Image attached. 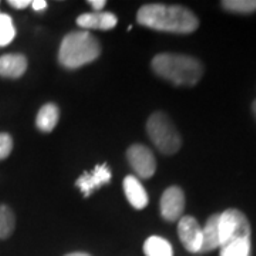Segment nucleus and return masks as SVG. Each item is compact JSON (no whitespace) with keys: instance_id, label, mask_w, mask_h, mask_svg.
<instances>
[{"instance_id":"7","label":"nucleus","mask_w":256,"mask_h":256,"mask_svg":"<svg viewBox=\"0 0 256 256\" xmlns=\"http://www.w3.org/2000/svg\"><path fill=\"white\" fill-rule=\"evenodd\" d=\"M161 215L168 222H176L182 218L185 210V194L180 186L166 188L161 198Z\"/></svg>"},{"instance_id":"2","label":"nucleus","mask_w":256,"mask_h":256,"mask_svg":"<svg viewBox=\"0 0 256 256\" xmlns=\"http://www.w3.org/2000/svg\"><path fill=\"white\" fill-rule=\"evenodd\" d=\"M152 70L166 82L186 87L196 86L204 76V66L198 58L172 53L156 56L152 60Z\"/></svg>"},{"instance_id":"10","label":"nucleus","mask_w":256,"mask_h":256,"mask_svg":"<svg viewBox=\"0 0 256 256\" xmlns=\"http://www.w3.org/2000/svg\"><path fill=\"white\" fill-rule=\"evenodd\" d=\"M118 18L112 13H86L77 18V24L82 28H94V30H111L117 26Z\"/></svg>"},{"instance_id":"14","label":"nucleus","mask_w":256,"mask_h":256,"mask_svg":"<svg viewBox=\"0 0 256 256\" xmlns=\"http://www.w3.org/2000/svg\"><path fill=\"white\" fill-rule=\"evenodd\" d=\"M60 118V110L56 104H46L43 106L36 118V126L42 132H52L57 126Z\"/></svg>"},{"instance_id":"1","label":"nucleus","mask_w":256,"mask_h":256,"mask_svg":"<svg viewBox=\"0 0 256 256\" xmlns=\"http://www.w3.org/2000/svg\"><path fill=\"white\" fill-rule=\"evenodd\" d=\"M137 20L141 26L175 34H190L200 28L195 13L178 4H146L138 10Z\"/></svg>"},{"instance_id":"4","label":"nucleus","mask_w":256,"mask_h":256,"mask_svg":"<svg viewBox=\"0 0 256 256\" xmlns=\"http://www.w3.org/2000/svg\"><path fill=\"white\" fill-rule=\"evenodd\" d=\"M146 132L154 146L165 156H174L181 150L182 138L165 112L158 111L148 118Z\"/></svg>"},{"instance_id":"22","label":"nucleus","mask_w":256,"mask_h":256,"mask_svg":"<svg viewBox=\"0 0 256 256\" xmlns=\"http://www.w3.org/2000/svg\"><path fill=\"white\" fill-rule=\"evenodd\" d=\"M30 6L36 12H43V10L47 9V2L46 0H34V2H32Z\"/></svg>"},{"instance_id":"24","label":"nucleus","mask_w":256,"mask_h":256,"mask_svg":"<svg viewBox=\"0 0 256 256\" xmlns=\"http://www.w3.org/2000/svg\"><path fill=\"white\" fill-rule=\"evenodd\" d=\"M66 256H90L88 254H84V252H74V254H68Z\"/></svg>"},{"instance_id":"9","label":"nucleus","mask_w":256,"mask_h":256,"mask_svg":"<svg viewBox=\"0 0 256 256\" xmlns=\"http://www.w3.org/2000/svg\"><path fill=\"white\" fill-rule=\"evenodd\" d=\"M111 176L112 175H111L110 168L107 166V164L98 165V166L94 168V171H92V172L82 175L77 180L76 186L84 194V196H90L92 192L97 191L100 186L110 182Z\"/></svg>"},{"instance_id":"18","label":"nucleus","mask_w":256,"mask_h":256,"mask_svg":"<svg viewBox=\"0 0 256 256\" xmlns=\"http://www.w3.org/2000/svg\"><path fill=\"white\" fill-rule=\"evenodd\" d=\"M222 8L230 13L252 14L256 12V0H224Z\"/></svg>"},{"instance_id":"19","label":"nucleus","mask_w":256,"mask_h":256,"mask_svg":"<svg viewBox=\"0 0 256 256\" xmlns=\"http://www.w3.org/2000/svg\"><path fill=\"white\" fill-rule=\"evenodd\" d=\"M16 37V28L9 14L0 13V47L9 46Z\"/></svg>"},{"instance_id":"13","label":"nucleus","mask_w":256,"mask_h":256,"mask_svg":"<svg viewBox=\"0 0 256 256\" xmlns=\"http://www.w3.org/2000/svg\"><path fill=\"white\" fill-rule=\"evenodd\" d=\"M28 70V58L23 54H4L0 57V77L20 78Z\"/></svg>"},{"instance_id":"15","label":"nucleus","mask_w":256,"mask_h":256,"mask_svg":"<svg viewBox=\"0 0 256 256\" xmlns=\"http://www.w3.org/2000/svg\"><path fill=\"white\" fill-rule=\"evenodd\" d=\"M146 256H174L172 245L161 236H151L144 244Z\"/></svg>"},{"instance_id":"5","label":"nucleus","mask_w":256,"mask_h":256,"mask_svg":"<svg viewBox=\"0 0 256 256\" xmlns=\"http://www.w3.org/2000/svg\"><path fill=\"white\" fill-rule=\"evenodd\" d=\"M252 228L248 216L239 210H226L220 216V248L238 239H250Z\"/></svg>"},{"instance_id":"17","label":"nucleus","mask_w":256,"mask_h":256,"mask_svg":"<svg viewBox=\"0 0 256 256\" xmlns=\"http://www.w3.org/2000/svg\"><path fill=\"white\" fill-rule=\"evenodd\" d=\"M252 242L250 239H238L220 248V256H250Z\"/></svg>"},{"instance_id":"20","label":"nucleus","mask_w":256,"mask_h":256,"mask_svg":"<svg viewBox=\"0 0 256 256\" xmlns=\"http://www.w3.org/2000/svg\"><path fill=\"white\" fill-rule=\"evenodd\" d=\"M13 151V138L8 132H0V161L6 160Z\"/></svg>"},{"instance_id":"12","label":"nucleus","mask_w":256,"mask_h":256,"mask_svg":"<svg viewBox=\"0 0 256 256\" xmlns=\"http://www.w3.org/2000/svg\"><path fill=\"white\" fill-rule=\"evenodd\" d=\"M220 214L210 216L205 226L202 228V246L200 254H208L220 248Z\"/></svg>"},{"instance_id":"6","label":"nucleus","mask_w":256,"mask_h":256,"mask_svg":"<svg viewBox=\"0 0 256 256\" xmlns=\"http://www.w3.org/2000/svg\"><path fill=\"white\" fill-rule=\"evenodd\" d=\"M127 158L140 178L148 180L154 176L156 171V161L150 148L140 144L131 146L127 151Z\"/></svg>"},{"instance_id":"21","label":"nucleus","mask_w":256,"mask_h":256,"mask_svg":"<svg viewBox=\"0 0 256 256\" xmlns=\"http://www.w3.org/2000/svg\"><path fill=\"white\" fill-rule=\"evenodd\" d=\"M9 4L12 8H14V9H18V10H23L28 8L30 4H32V2L30 0H10Z\"/></svg>"},{"instance_id":"8","label":"nucleus","mask_w":256,"mask_h":256,"mask_svg":"<svg viewBox=\"0 0 256 256\" xmlns=\"http://www.w3.org/2000/svg\"><path fill=\"white\" fill-rule=\"evenodd\" d=\"M178 236L184 248L191 254H200L202 246V228L194 216H182L178 222Z\"/></svg>"},{"instance_id":"11","label":"nucleus","mask_w":256,"mask_h":256,"mask_svg":"<svg viewBox=\"0 0 256 256\" xmlns=\"http://www.w3.org/2000/svg\"><path fill=\"white\" fill-rule=\"evenodd\" d=\"M124 194L127 196L128 202L136 208V210H144L148 205V194L144 190L142 184L140 182L137 176L128 175L124 180Z\"/></svg>"},{"instance_id":"3","label":"nucleus","mask_w":256,"mask_h":256,"mask_svg":"<svg viewBox=\"0 0 256 256\" xmlns=\"http://www.w3.org/2000/svg\"><path fill=\"white\" fill-rule=\"evenodd\" d=\"M101 54L100 43L88 32H73L64 37L58 52V62L66 68H80L92 63Z\"/></svg>"},{"instance_id":"23","label":"nucleus","mask_w":256,"mask_h":256,"mask_svg":"<svg viewBox=\"0 0 256 256\" xmlns=\"http://www.w3.org/2000/svg\"><path fill=\"white\" fill-rule=\"evenodd\" d=\"M88 4L90 6H92V9L96 10V12H100L107 3H106V0H90L88 2Z\"/></svg>"},{"instance_id":"16","label":"nucleus","mask_w":256,"mask_h":256,"mask_svg":"<svg viewBox=\"0 0 256 256\" xmlns=\"http://www.w3.org/2000/svg\"><path fill=\"white\" fill-rule=\"evenodd\" d=\"M16 228V216L13 210L6 205H0V239L12 236Z\"/></svg>"},{"instance_id":"25","label":"nucleus","mask_w":256,"mask_h":256,"mask_svg":"<svg viewBox=\"0 0 256 256\" xmlns=\"http://www.w3.org/2000/svg\"><path fill=\"white\" fill-rule=\"evenodd\" d=\"M252 111H254V114H255V118H256V100L254 101V104H252Z\"/></svg>"}]
</instances>
